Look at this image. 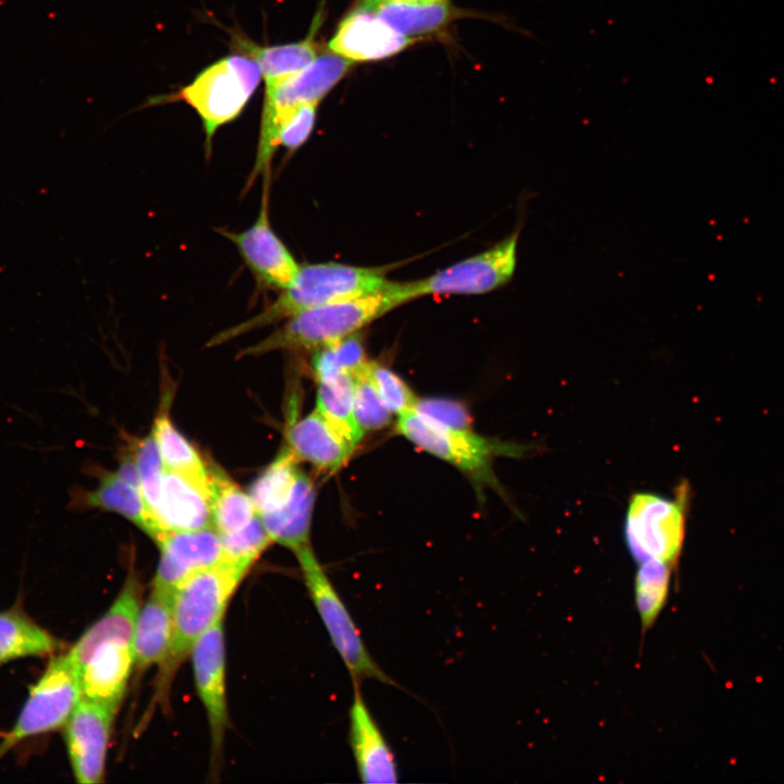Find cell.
I'll return each mask as SVG.
<instances>
[{
  "mask_svg": "<svg viewBox=\"0 0 784 784\" xmlns=\"http://www.w3.org/2000/svg\"><path fill=\"white\" fill-rule=\"evenodd\" d=\"M390 282L379 268L333 261L299 265L292 283L272 303L249 319L218 332L207 346L221 345L309 308L383 292Z\"/></svg>",
  "mask_w": 784,
  "mask_h": 784,
  "instance_id": "cell-1",
  "label": "cell"
},
{
  "mask_svg": "<svg viewBox=\"0 0 784 784\" xmlns=\"http://www.w3.org/2000/svg\"><path fill=\"white\" fill-rule=\"evenodd\" d=\"M390 285V284H389ZM388 287L380 293L338 301L301 311L237 357L274 351H317L339 342L402 305Z\"/></svg>",
  "mask_w": 784,
  "mask_h": 784,
  "instance_id": "cell-2",
  "label": "cell"
},
{
  "mask_svg": "<svg viewBox=\"0 0 784 784\" xmlns=\"http://www.w3.org/2000/svg\"><path fill=\"white\" fill-rule=\"evenodd\" d=\"M396 430L422 451L466 474L479 487L487 485L503 495L493 473L497 457L522 458L538 450L535 444L502 441L440 422L416 408L397 416Z\"/></svg>",
  "mask_w": 784,
  "mask_h": 784,
  "instance_id": "cell-3",
  "label": "cell"
},
{
  "mask_svg": "<svg viewBox=\"0 0 784 784\" xmlns=\"http://www.w3.org/2000/svg\"><path fill=\"white\" fill-rule=\"evenodd\" d=\"M249 568L222 560L192 574L175 588L172 595V642L167 659L160 665L163 678H169L196 640L224 617L229 600Z\"/></svg>",
  "mask_w": 784,
  "mask_h": 784,
  "instance_id": "cell-4",
  "label": "cell"
},
{
  "mask_svg": "<svg viewBox=\"0 0 784 784\" xmlns=\"http://www.w3.org/2000/svg\"><path fill=\"white\" fill-rule=\"evenodd\" d=\"M261 70L250 57L233 52L200 71L186 86L154 103L183 101L200 118L206 155L210 156L217 131L244 110L261 81Z\"/></svg>",
  "mask_w": 784,
  "mask_h": 784,
  "instance_id": "cell-5",
  "label": "cell"
},
{
  "mask_svg": "<svg viewBox=\"0 0 784 784\" xmlns=\"http://www.w3.org/2000/svg\"><path fill=\"white\" fill-rule=\"evenodd\" d=\"M353 64V61L332 51L323 52L298 73L266 86L257 152L245 192H248L258 176L270 171L278 148V130L283 120L303 105H317Z\"/></svg>",
  "mask_w": 784,
  "mask_h": 784,
  "instance_id": "cell-6",
  "label": "cell"
},
{
  "mask_svg": "<svg viewBox=\"0 0 784 784\" xmlns=\"http://www.w3.org/2000/svg\"><path fill=\"white\" fill-rule=\"evenodd\" d=\"M689 490L683 481L672 499L645 491L629 498L624 535L638 564L659 561L673 566L677 562L685 539Z\"/></svg>",
  "mask_w": 784,
  "mask_h": 784,
  "instance_id": "cell-7",
  "label": "cell"
},
{
  "mask_svg": "<svg viewBox=\"0 0 784 784\" xmlns=\"http://www.w3.org/2000/svg\"><path fill=\"white\" fill-rule=\"evenodd\" d=\"M524 212L525 210H522L515 229L488 249L424 279L391 282L390 290L403 305L421 296L485 294L507 284L516 269L517 246L524 225Z\"/></svg>",
  "mask_w": 784,
  "mask_h": 784,
  "instance_id": "cell-8",
  "label": "cell"
},
{
  "mask_svg": "<svg viewBox=\"0 0 784 784\" xmlns=\"http://www.w3.org/2000/svg\"><path fill=\"white\" fill-rule=\"evenodd\" d=\"M294 554L298 561L307 592L353 683L360 684L365 679H370L394 685L393 679L370 656L348 609L311 546Z\"/></svg>",
  "mask_w": 784,
  "mask_h": 784,
  "instance_id": "cell-9",
  "label": "cell"
},
{
  "mask_svg": "<svg viewBox=\"0 0 784 784\" xmlns=\"http://www.w3.org/2000/svg\"><path fill=\"white\" fill-rule=\"evenodd\" d=\"M81 698L78 671L69 652L52 657L29 687L15 724L1 737L0 760L24 739L64 726Z\"/></svg>",
  "mask_w": 784,
  "mask_h": 784,
  "instance_id": "cell-10",
  "label": "cell"
},
{
  "mask_svg": "<svg viewBox=\"0 0 784 784\" xmlns=\"http://www.w3.org/2000/svg\"><path fill=\"white\" fill-rule=\"evenodd\" d=\"M270 174L268 171L262 175L261 203L254 223L240 232H218L233 243L260 289L281 291L292 283L299 265L270 222Z\"/></svg>",
  "mask_w": 784,
  "mask_h": 784,
  "instance_id": "cell-11",
  "label": "cell"
},
{
  "mask_svg": "<svg viewBox=\"0 0 784 784\" xmlns=\"http://www.w3.org/2000/svg\"><path fill=\"white\" fill-rule=\"evenodd\" d=\"M117 711L81 698L64 724V740L78 783L103 781L107 750Z\"/></svg>",
  "mask_w": 784,
  "mask_h": 784,
  "instance_id": "cell-12",
  "label": "cell"
},
{
  "mask_svg": "<svg viewBox=\"0 0 784 784\" xmlns=\"http://www.w3.org/2000/svg\"><path fill=\"white\" fill-rule=\"evenodd\" d=\"M189 654L196 689L208 718L211 749L218 756L229 724L223 617L196 640Z\"/></svg>",
  "mask_w": 784,
  "mask_h": 784,
  "instance_id": "cell-13",
  "label": "cell"
},
{
  "mask_svg": "<svg viewBox=\"0 0 784 784\" xmlns=\"http://www.w3.org/2000/svg\"><path fill=\"white\" fill-rule=\"evenodd\" d=\"M160 560L152 588L172 593L192 574L222 561L220 534L213 527L166 531L155 541Z\"/></svg>",
  "mask_w": 784,
  "mask_h": 784,
  "instance_id": "cell-14",
  "label": "cell"
},
{
  "mask_svg": "<svg viewBox=\"0 0 784 784\" xmlns=\"http://www.w3.org/2000/svg\"><path fill=\"white\" fill-rule=\"evenodd\" d=\"M73 661L79 675L82 697L118 711L135 667L133 641L109 638Z\"/></svg>",
  "mask_w": 784,
  "mask_h": 784,
  "instance_id": "cell-15",
  "label": "cell"
},
{
  "mask_svg": "<svg viewBox=\"0 0 784 784\" xmlns=\"http://www.w3.org/2000/svg\"><path fill=\"white\" fill-rule=\"evenodd\" d=\"M154 515L162 534L213 527L210 474L196 476L166 468Z\"/></svg>",
  "mask_w": 784,
  "mask_h": 784,
  "instance_id": "cell-16",
  "label": "cell"
},
{
  "mask_svg": "<svg viewBox=\"0 0 784 784\" xmlns=\"http://www.w3.org/2000/svg\"><path fill=\"white\" fill-rule=\"evenodd\" d=\"M354 694L348 710V742L358 776L363 783H396L399 781L395 757L359 689Z\"/></svg>",
  "mask_w": 784,
  "mask_h": 784,
  "instance_id": "cell-17",
  "label": "cell"
},
{
  "mask_svg": "<svg viewBox=\"0 0 784 784\" xmlns=\"http://www.w3.org/2000/svg\"><path fill=\"white\" fill-rule=\"evenodd\" d=\"M413 41V38L394 30L375 12L355 9L340 23L328 47L330 51L355 62L393 56Z\"/></svg>",
  "mask_w": 784,
  "mask_h": 784,
  "instance_id": "cell-18",
  "label": "cell"
},
{
  "mask_svg": "<svg viewBox=\"0 0 784 784\" xmlns=\"http://www.w3.org/2000/svg\"><path fill=\"white\" fill-rule=\"evenodd\" d=\"M71 510L98 509L122 515L145 531L154 541L162 534L139 489L117 473L102 471L94 490L72 489Z\"/></svg>",
  "mask_w": 784,
  "mask_h": 784,
  "instance_id": "cell-19",
  "label": "cell"
},
{
  "mask_svg": "<svg viewBox=\"0 0 784 784\" xmlns=\"http://www.w3.org/2000/svg\"><path fill=\"white\" fill-rule=\"evenodd\" d=\"M285 440L298 462L323 471L338 470L354 452L316 408L287 426Z\"/></svg>",
  "mask_w": 784,
  "mask_h": 784,
  "instance_id": "cell-20",
  "label": "cell"
},
{
  "mask_svg": "<svg viewBox=\"0 0 784 784\" xmlns=\"http://www.w3.org/2000/svg\"><path fill=\"white\" fill-rule=\"evenodd\" d=\"M320 12L315 16L308 36L296 42L278 46H259L242 33H233L231 46L234 51L253 58L261 70L266 86L290 77L307 65L319 54L315 35L320 26Z\"/></svg>",
  "mask_w": 784,
  "mask_h": 784,
  "instance_id": "cell-21",
  "label": "cell"
},
{
  "mask_svg": "<svg viewBox=\"0 0 784 784\" xmlns=\"http://www.w3.org/2000/svg\"><path fill=\"white\" fill-rule=\"evenodd\" d=\"M172 636V593L152 588L140 607L134 629L135 669L144 671L161 665L170 651Z\"/></svg>",
  "mask_w": 784,
  "mask_h": 784,
  "instance_id": "cell-22",
  "label": "cell"
},
{
  "mask_svg": "<svg viewBox=\"0 0 784 784\" xmlns=\"http://www.w3.org/2000/svg\"><path fill=\"white\" fill-rule=\"evenodd\" d=\"M315 498L313 480L302 470L287 500L278 509L259 515L273 542L293 553L311 546L310 526Z\"/></svg>",
  "mask_w": 784,
  "mask_h": 784,
  "instance_id": "cell-23",
  "label": "cell"
},
{
  "mask_svg": "<svg viewBox=\"0 0 784 784\" xmlns=\"http://www.w3.org/2000/svg\"><path fill=\"white\" fill-rule=\"evenodd\" d=\"M140 610V585L128 576L121 592L107 612L95 622L68 651L77 660L98 642L109 638L133 641L136 620Z\"/></svg>",
  "mask_w": 784,
  "mask_h": 784,
  "instance_id": "cell-24",
  "label": "cell"
},
{
  "mask_svg": "<svg viewBox=\"0 0 784 784\" xmlns=\"http://www.w3.org/2000/svg\"><path fill=\"white\" fill-rule=\"evenodd\" d=\"M62 648V641L17 605L0 612V665L21 658L51 656Z\"/></svg>",
  "mask_w": 784,
  "mask_h": 784,
  "instance_id": "cell-25",
  "label": "cell"
},
{
  "mask_svg": "<svg viewBox=\"0 0 784 784\" xmlns=\"http://www.w3.org/2000/svg\"><path fill=\"white\" fill-rule=\"evenodd\" d=\"M316 409L354 450L364 437L354 414V377L335 373L317 379Z\"/></svg>",
  "mask_w": 784,
  "mask_h": 784,
  "instance_id": "cell-26",
  "label": "cell"
},
{
  "mask_svg": "<svg viewBox=\"0 0 784 784\" xmlns=\"http://www.w3.org/2000/svg\"><path fill=\"white\" fill-rule=\"evenodd\" d=\"M454 11L446 0L432 2L388 0L372 12L394 30L409 37L442 28L453 19Z\"/></svg>",
  "mask_w": 784,
  "mask_h": 784,
  "instance_id": "cell-27",
  "label": "cell"
},
{
  "mask_svg": "<svg viewBox=\"0 0 784 784\" xmlns=\"http://www.w3.org/2000/svg\"><path fill=\"white\" fill-rule=\"evenodd\" d=\"M212 491V526L230 534L246 526L256 515L250 495L217 467L209 468Z\"/></svg>",
  "mask_w": 784,
  "mask_h": 784,
  "instance_id": "cell-28",
  "label": "cell"
},
{
  "mask_svg": "<svg viewBox=\"0 0 784 784\" xmlns=\"http://www.w3.org/2000/svg\"><path fill=\"white\" fill-rule=\"evenodd\" d=\"M298 463L285 448L256 478L248 494L258 515L278 509L287 500L302 471Z\"/></svg>",
  "mask_w": 784,
  "mask_h": 784,
  "instance_id": "cell-29",
  "label": "cell"
},
{
  "mask_svg": "<svg viewBox=\"0 0 784 784\" xmlns=\"http://www.w3.org/2000/svg\"><path fill=\"white\" fill-rule=\"evenodd\" d=\"M166 468L196 476H208L209 468L196 449L175 428L168 414H159L152 426Z\"/></svg>",
  "mask_w": 784,
  "mask_h": 784,
  "instance_id": "cell-30",
  "label": "cell"
},
{
  "mask_svg": "<svg viewBox=\"0 0 784 784\" xmlns=\"http://www.w3.org/2000/svg\"><path fill=\"white\" fill-rule=\"evenodd\" d=\"M635 577L636 608L644 628L650 627L666 602L671 565L659 561L638 564Z\"/></svg>",
  "mask_w": 784,
  "mask_h": 784,
  "instance_id": "cell-31",
  "label": "cell"
},
{
  "mask_svg": "<svg viewBox=\"0 0 784 784\" xmlns=\"http://www.w3.org/2000/svg\"><path fill=\"white\" fill-rule=\"evenodd\" d=\"M365 348L357 334L321 347L311 360L315 379L335 373L358 375L368 364Z\"/></svg>",
  "mask_w": 784,
  "mask_h": 784,
  "instance_id": "cell-32",
  "label": "cell"
},
{
  "mask_svg": "<svg viewBox=\"0 0 784 784\" xmlns=\"http://www.w3.org/2000/svg\"><path fill=\"white\" fill-rule=\"evenodd\" d=\"M222 543V560L252 567L264 551L273 543L265 524L257 514L246 526L220 535Z\"/></svg>",
  "mask_w": 784,
  "mask_h": 784,
  "instance_id": "cell-33",
  "label": "cell"
},
{
  "mask_svg": "<svg viewBox=\"0 0 784 784\" xmlns=\"http://www.w3.org/2000/svg\"><path fill=\"white\" fill-rule=\"evenodd\" d=\"M134 460L143 498L154 514L159 501L166 466L152 430L138 442L134 452Z\"/></svg>",
  "mask_w": 784,
  "mask_h": 784,
  "instance_id": "cell-34",
  "label": "cell"
},
{
  "mask_svg": "<svg viewBox=\"0 0 784 784\" xmlns=\"http://www.w3.org/2000/svg\"><path fill=\"white\" fill-rule=\"evenodd\" d=\"M367 366L354 376V414L364 433L382 429L392 419V412L378 394L368 376Z\"/></svg>",
  "mask_w": 784,
  "mask_h": 784,
  "instance_id": "cell-35",
  "label": "cell"
},
{
  "mask_svg": "<svg viewBox=\"0 0 784 784\" xmlns=\"http://www.w3.org/2000/svg\"><path fill=\"white\" fill-rule=\"evenodd\" d=\"M367 372L382 402L392 414L400 416L416 408L419 399L393 370L369 360Z\"/></svg>",
  "mask_w": 784,
  "mask_h": 784,
  "instance_id": "cell-36",
  "label": "cell"
},
{
  "mask_svg": "<svg viewBox=\"0 0 784 784\" xmlns=\"http://www.w3.org/2000/svg\"><path fill=\"white\" fill-rule=\"evenodd\" d=\"M315 103H306L296 108L281 123L277 134V146L294 151L310 135L316 119Z\"/></svg>",
  "mask_w": 784,
  "mask_h": 784,
  "instance_id": "cell-37",
  "label": "cell"
},
{
  "mask_svg": "<svg viewBox=\"0 0 784 784\" xmlns=\"http://www.w3.org/2000/svg\"><path fill=\"white\" fill-rule=\"evenodd\" d=\"M416 409L440 422L454 427L470 428V417L467 411L456 402L439 399H419Z\"/></svg>",
  "mask_w": 784,
  "mask_h": 784,
  "instance_id": "cell-38",
  "label": "cell"
},
{
  "mask_svg": "<svg viewBox=\"0 0 784 784\" xmlns=\"http://www.w3.org/2000/svg\"><path fill=\"white\" fill-rule=\"evenodd\" d=\"M385 1L387 0H359L356 9L373 11Z\"/></svg>",
  "mask_w": 784,
  "mask_h": 784,
  "instance_id": "cell-39",
  "label": "cell"
},
{
  "mask_svg": "<svg viewBox=\"0 0 784 784\" xmlns=\"http://www.w3.org/2000/svg\"><path fill=\"white\" fill-rule=\"evenodd\" d=\"M388 1V0H387ZM400 1H407V2H432L438 0H400Z\"/></svg>",
  "mask_w": 784,
  "mask_h": 784,
  "instance_id": "cell-40",
  "label": "cell"
},
{
  "mask_svg": "<svg viewBox=\"0 0 784 784\" xmlns=\"http://www.w3.org/2000/svg\"><path fill=\"white\" fill-rule=\"evenodd\" d=\"M4 733H0V737H3Z\"/></svg>",
  "mask_w": 784,
  "mask_h": 784,
  "instance_id": "cell-41",
  "label": "cell"
}]
</instances>
